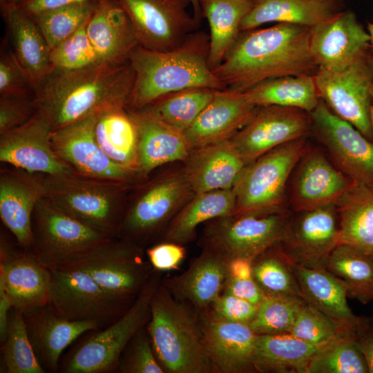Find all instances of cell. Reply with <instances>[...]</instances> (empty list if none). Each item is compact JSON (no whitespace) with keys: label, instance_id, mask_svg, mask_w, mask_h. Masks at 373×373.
I'll list each match as a JSON object with an SVG mask.
<instances>
[{"label":"cell","instance_id":"f6af8a7d","mask_svg":"<svg viewBox=\"0 0 373 373\" xmlns=\"http://www.w3.org/2000/svg\"><path fill=\"white\" fill-rule=\"evenodd\" d=\"M98 1L73 3L31 17L51 50L89 21Z\"/></svg>","mask_w":373,"mask_h":373},{"label":"cell","instance_id":"8992f818","mask_svg":"<svg viewBox=\"0 0 373 373\" xmlns=\"http://www.w3.org/2000/svg\"><path fill=\"white\" fill-rule=\"evenodd\" d=\"M144 181L128 195L117 238L145 249L160 240L171 220L195 193L182 170Z\"/></svg>","mask_w":373,"mask_h":373},{"label":"cell","instance_id":"74e56055","mask_svg":"<svg viewBox=\"0 0 373 373\" xmlns=\"http://www.w3.org/2000/svg\"><path fill=\"white\" fill-rule=\"evenodd\" d=\"M95 135L97 144L106 156L131 171L136 176L138 132L136 123L126 108L100 113L95 124Z\"/></svg>","mask_w":373,"mask_h":373},{"label":"cell","instance_id":"680465c9","mask_svg":"<svg viewBox=\"0 0 373 373\" xmlns=\"http://www.w3.org/2000/svg\"><path fill=\"white\" fill-rule=\"evenodd\" d=\"M253 260L245 258H230L228 262V277L239 279L253 278Z\"/></svg>","mask_w":373,"mask_h":373},{"label":"cell","instance_id":"03108f58","mask_svg":"<svg viewBox=\"0 0 373 373\" xmlns=\"http://www.w3.org/2000/svg\"><path fill=\"white\" fill-rule=\"evenodd\" d=\"M336 1H339V2H340V1H341V0H336Z\"/></svg>","mask_w":373,"mask_h":373},{"label":"cell","instance_id":"8fae6325","mask_svg":"<svg viewBox=\"0 0 373 373\" xmlns=\"http://www.w3.org/2000/svg\"><path fill=\"white\" fill-rule=\"evenodd\" d=\"M50 270L48 305L66 319L91 321L104 328L133 303L112 296L83 270L72 267Z\"/></svg>","mask_w":373,"mask_h":373},{"label":"cell","instance_id":"f1b7e54d","mask_svg":"<svg viewBox=\"0 0 373 373\" xmlns=\"http://www.w3.org/2000/svg\"><path fill=\"white\" fill-rule=\"evenodd\" d=\"M128 111L138 132L137 182L146 180L153 171L163 164L184 162L188 157L192 149L183 132L151 117Z\"/></svg>","mask_w":373,"mask_h":373},{"label":"cell","instance_id":"6125c7cd","mask_svg":"<svg viewBox=\"0 0 373 373\" xmlns=\"http://www.w3.org/2000/svg\"><path fill=\"white\" fill-rule=\"evenodd\" d=\"M367 32L369 34V36H370V44L371 47H372V57H373V21L368 23V25H367Z\"/></svg>","mask_w":373,"mask_h":373},{"label":"cell","instance_id":"5b68a950","mask_svg":"<svg viewBox=\"0 0 373 373\" xmlns=\"http://www.w3.org/2000/svg\"><path fill=\"white\" fill-rule=\"evenodd\" d=\"M44 197L80 222L117 237L128 195L137 184L90 177L72 171L44 175Z\"/></svg>","mask_w":373,"mask_h":373},{"label":"cell","instance_id":"11a10c76","mask_svg":"<svg viewBox=\"0 0 373 373\" xmlns=\"http://www.w3.org/2000/svg\"><path fill=\"white\" fill-rule=\"evenodd\" d=\"M350 333L366 360L369 373H373V315L358 316Z\"/></svg>","mask_w":373,"mask_h":373},{"label":"cell","instance_id":"8d00e7d4","mask_svg":"<svg viewBox=\"0 0 373 373\" xmlns=\"http://www.w3.org/2000/svg\"><path fill=\"white\" fill-rule=\"evenodd\" d=\"M321 346L290 334L258 335L254 357L256 371L306 373L313 355Z\"/></svg>","mask_w":373,"mask_h":373},{"label":"cell","instance_id":"9a60e30c","mask_svg":"<svg viewBox=\"0 0 373 373\" xmlns=\"http://www.w3.org/2000/svg\"><path fill=\"white\" fill-rule=\"evenodd\" d=\"M309 114L311 131L335 166L353 182L373 186V142L336 115L321 99Z\"/></svg>","mask_w":373,"mask_h":373},{"label":"cell","instance_id":"d4e9b609","mask_svg":"<svg viewBox=\"0 0 373 373\" xmlns=\"http://www.w3.org/2000/svg\"><path fill=\"white\" fill-rule=\"evenodd\" d=\"M229 260L222 252L204 244L186 270L162 278V283L176 299L199 312L209 308L223 292Z\"/></svg>","mask_w":373,"mask_h":373},{"label":"cell","instance_id":"be15d7a7","mask_svg":"<svg viewBox=\"0 0 373 373\" xmlns=\"http://www.w3.org/2000/svg\"><path fill=\"white\" fill-rule=\"evenodd\" d=\"M21 0H0L1 7V8L13 6V5H17Z\"/></svg>","mask_w":373,"mask_h":373},{"label":"cell","instance_id":"7dc6e473","mask_svg":"<svg viewBox=\"0 0 373 373\" xmlns=\"http://www.w3.org/2000/svg\"><path fill=\"white\" fill-rule=\"evenodd\" d=\"M88 22L50 50L52 72H68L102 62L88 36Z\"/></svg>","mask_w":373,"mask_h":373},{"label":"cell","instance_id":"f5cc1de1","mask_svg":"<svg viewBox=\"0 0 373 373\" xmlns=\"http://www.w3.org/2000/svg\"><path fill=\"white\" fill-rule=\"evenodd\" d=\"M258 306L230 294L222 292L209 309L219 318L249 324L255 317Z\"/></svg>","mask_w":373,"mask_h":373},{"label":"cell","instance_id":"6da1fadb","mask_svg":"<svg viewBox=\"0 0 373 373\" xmlns=\"http://www.w3.org/2000/svg\"><path fill=\"white\" fill-rule=\"evenodd\" d=\"M309 31L289 23L242 31L213 73L227 88L238 91L276 77L314 75Z\"/></svg>","mask_w":373,"mask_h":373},{"label":"cell","instance_id":"484cf974","mask_svg":"<svg viewBox=\"0 0 373 373\" xmlns=\"http://www.w3.org/2000/svg\"><path fill=\"white\" fill-rule=\"evenodd\" d=\"M258 107L245 91L217 90L183 133L191 149L229 140L250 119Z\"/></svg>","mask_w":373,"mask_h":373},{"label":"cell","instance_id":"7bdbcfd3","mask_svg":"<svg viewBox=\"0 0 373 373\" xmlns=\"http://www.w3.org/2000/svg\"><path fill=\"white\" fill-rule=\"evenodd\" d=\"M1 344V372L44 373L30 341L23 314L12 308Z\"/></svg>","mask_w":373,"mask_h":373},{"label":"cell","instance_id":"b9f144b4","mask_svg":"<svg viewBox=\"0 0 373 373\" xmlns=\"http://www.w3.org/2000/svg\"><path fill=\"white\" fill-rule=\"evenodd\" d=\"M293 266L277 242L254 259L253 278L266 296L302 297Z\"/></svg>","mask_w":373,"mask_h":373},{"label":"cell","instance_id":"60d3db41","mask_svg":"<svg viewBox=\"0 0 373 373\" xmlns=\"http://www.w3.org/2000/svg\"><path fill=\"white\" fill-rule=\"evenodd\" d=\"M345 285L347 295L363 304L373 302V257L353 247L338 245L326 267Z\"/></svg>","mask_w":373,"mask_h":373},{"label":"cell","instance_id":"ac0fdd59","mask_svg":"<svg viewBox=\"0 0 373 373\" xmlns=\"http://www.w3.org/2000/svg\"><path fill=\"white\" fill-rule=\"evenodd\" d=\"M99 115L53 130L51 144L55 153L77 173L137 183L134 173L111 160L97 144L95 128Z\"/></svg>","mask_w":373,"mask_h":373},{"label":"cell","instance_id":"4fadbf2b","mask_svg":"<svg viewBox=\"0 0 373 373\" xmlns=\"http://www.w3.org/2000/svg\"><path fill=\"white\" fill-rule=\"evenodd\" d=\"M126 14L139 44L158 51L181 44L197 28L189 0H115Z\"/></svg>","mask_w":373,"mask_h":373},{"label":"cell","instance_id":"9c48e42d","mask_svg":"<svg viewBox=\"0 0 373 373\" xmlns=\"http://www.w3.org/2000/svg\"><path fill=\"white\" fill-rule=\"evenodd\" d=\"M32 232L30 250L48 269L63 268L111 238L68 215L45 197L35 207Z\"/></svg>","mask_w":373,"mask_h":373},{"label":"cell","instance_id":"e7e4bbea","mask_svg":"<svg viewBox=\"0 0 373 373\" xmlns=\"http://www.w3.org/2000/svg\"><path fill=\"white\" fill-rule=\"evenodd\" d=\"M370 120L373 131V84L371 90Z\"/></svg>","mask_w":373,"mask_h":373},{"label":"cell","instance_id":"ab89813d","mask_svg":"<svg viewBox=\"0 0 373 373\" xmlns=\"http://www.w3.org/2000/svg\"><path fill=\"white\" fill-rule=\"evenodd\" d=\"M217 90L191 88L165 95L145 107L132 111L184 132L213 99Z\"/></svg>","mask_w":373,"mask_h":373},{"label":"cell","instance_id":"d590c367","mask_svg":"<svg viewBox=\"0 0 373 373\" xmlns=\"http://www.w3.org/2000/svg\"><path fill=\"white\" fill-rule=\"evenodd\" d=\"M254 0H200L209 26V65L213 71L239 37L240 26Z\"/></svg>","mask_w":373,"mask_h":373},{"label":"cell","instance_id":"c3c4849f","mask_svg":"<svg viewBox=\"0 0 373 373\" xmlns=\"http://www.w3.org/2000/svg\"><path fill=\"white\" fill-rule=\"evenodd\" d=\"M343 332L331 318L304 300L289 334L307 343L323 345Z\"/></svg>","mask_w":373,"mask_h":373},{"label":"cell","instance_id":"5bb4252c","mask_svg":"<svg viewBox=\"0 0 373 373\" xmlns=\"http://www.w3.org/2000/svg\"><path fill=\"white\" fill-rule=\"evenodd\" d=\"M289 215L285 211L231 215L212 220L204 244L227 256L253 260L281 238Z\"/></svg>","mask_w":373,"mask_h":373},{"label":"cell","instance_id":"cb8c5ba5","mask_svg":"<svg viewBox=\"0 0 373 373\" xmlns=\"http://www.w3.org/2000/svg\"><path fill=\"white\" fill-rule=\"evenodd\" d=\"M44 193V175L13 166L1 169L0 217L22 249H31L32 216Z\"/></svg>","mask_w":373,"mask_h":373},{"label":"cell","instance_id":"7a4b0ae2","mask_svg":"<svg viewBox=\"0 0 373 373\" xmlns=\"http://www.w3.org/2000/svg\"><path fill=\"white\" fill-rule=\"evenodd\" d=\"M134 78L128 61L52 72L35 92V101L55 130L91 115L126 108Z\"/></svg>","mask_w":373,"mask_h":373},{"label":"cell","instance_id":"30bf717a","mask_svg":"<svg viewBox=\"0 0 373 373\" xmlns=\"http://www.w3.org/2000/svg\"><path fill=\"white\" fill-rule=\"evenodd\" d=\"M144 254V249L115 237L64 267L83 270L112 296L133 302L154 271Z\"/></svg>","mask_w":373,"mask_h":373},{"label":"cell","instance_id":"44dd1931","mask_svg":"<svg viewBox=\"0 0 373 373\" xmlns=\"http://www.w3.org/2000/svg\"><path fill=\"white\" fill-rule=\"evenodd\" d=\"M202 341L213 373L256 372V334L248 324L229 321L208 308L198 312Z\"/></svg>","mask_w":373,"mask_h":373},{"label":"cell","instance_id":"2e32d148","mask_svg":"<svg viewBox=\"0 0 373 373\" xmlns=\"http://www.w3.org/2000/svg\"><path fill=\"white\" fill-rule=\"evenodd\" d=\"M338 235L335 207L328 205L289 217L278 243L293 265L325 268Z\"/></svg>","mask_w":373,"mask_h":373},{"label":"cell","instance_id":"d6986e66","mask_svg":"<svg viewBox=\"0 0 373 373\" xmlns=\"http://www.w3.org/2000/svg\"><path fill=\"white\" fill-rule=\"evenodd\" d=\"M52 126L37 108L22 125L0 135V161L29 173L56 175L73 171L55 153Z\"/></svg>","mask_w":373,"mask_h":373},{"label":"cell","instance_id":"f35d334b","mask_svg":"<svg viewBox=\"0 0 373 373\" xmlns=\"http://www.w3.org/2000/svg\"><path fill=\"white\" fill-rule=\"evenodd\" d=\"M245 92L256 106L290 107L309 113L315 109L321 100L314 75L309 74L270 79Z\"/></svg>","mask_w":373,"mask_h":373},{"label":"cell","instance_id":"4316f807","mask_svg":"<svg viewBox=\"0 0 373 373\" xmlns=\"http://www.w3.org/2000/svg\"><path fill=\"white\" fill-rule=\"evenodd\" d=\"M35 354L45 370L57 372L63 351L82 334L101 329L91 321H70L48 304L23 315Z\"/></svg>","mask_w":373,"mask_h":373},{"label":"cell","instance_id":"3957f363","mask_svg":"<svg viewBox=\"0 0 373 373\" xmlns=\"http://www.w3.org/2000/svg\"><path fill=\"white\" fill-rule=\"evenodd\" d=\"M209 37L194 31L176 47L165 51L137 45L128 62L135 78L126 108L140 110L169 94L204 87L226 89L209 65Z\"/></svg>","mask_w":373,"mask_h":373},{"label":"cell","instance_id":"83f0119b","mask_svg":"<svg viewBox=\"0 0 373 373\" xmlns=\"http://www.w3.org/2000/svg\"><path fill=\"white\" fill-rule=\"evenodd\" d=\"M184 162L195 194L233 189L247 165L229 139L193 149Z\"/></svg>","mask_w":373,"mask_h":373},{"label":"cell","instance_id":"52a82bcc","mask_svg":"<svg viewBox=\"0 0 373 373\" xmlns=\"http://www.w3.org/2000/svg\"><path fill=\"white\" fill-rule=\"evenodd\" d=\"M162 279V273L154 270L126 312L108 326L90 331L68 352L60 371L64 373L117 372L124 348L150 319L151 300Z\"/></svg>","mask_w":373,"mask_h":373},{"label":"cell","instance_id":"ee69618b","mask_svg":"<svg viewBox=\"0 0 373 373\" xmlns=\"http://www.w3.org/2000/svg\"><path fill=\"white\" fill-rule=\"evenodd\" d=\"M306 373H369L366 360L352 335L343 332L320 347Z\"/></svg>","mask_w":373,"mask_h":373},{"label":"cell","instance_id":"836d02e7","mask_svg":"<svg viewBox=\"0 0 373 373\" xmlns=\"http://www.w3.org/2000/svg\"><path fill=\"white\" fill-rule=\"evenodd\" d=\"M338 220V245L373 254V186L354 184L334 204Z\"/></svg>","mask_w":373,"mask_h":373},{"label":"cell","instance_id":"603a6c76","mask_svg":"<svg viewBox=\"0 0 373 373\" xmlns=\"http://www.w3.org/2000/svg\"><path fill=\"white\" fill-rule=\"evenodd\" d=\"M296 166L291 195L296 212L334 205L354 182L318 149L305 148Z\"/></svg>","mask_w":373,"mask_h":373},{"label":"cell","instance_id":"f546056e","mask_svg":"<svg viewBox=\"0 0 373 373\" xmlns=\"http://www.w3.org/2000/svg\"><path fill=\"white\" fill-rule=\"evenodd\" d=\"M1 9L11 35L13 53L35 94L52 73L50 49L32 18L17 5Z\"/></svg>","mask_w":373,"mask_h":373},{"label":"cell","instance_id":"e575fe53","mask_svg":"<svg viewBox=\"0 0 373 373\" xmlns=\"http://www.w3.org/2000/svg\"><path fill=\"white\" fill-rule=\"evenodd\" d=\"M235 208L233 189L196 193L171 220L160 241L184 245L194 238L201 223L231 216Z\"/></svg>","mask_w":373,"mask_h":373},{"label":"cell","instance_id":"9f6ffc18","mask_svg":"<svg viewBox=\"0 0 373 373\" xmlns=\"http://www.w3.org/2000/svg\"><path fill=\"white\" fill-rule=\"evenodd\" d=\"M226 292L258 305L265 294L254 278L239 279L228 277L223 290Z\"/></svg>","mask_w":373,"mask_h":373},{"label":"cell","instance_id":"7c38bea8","mask_svg":"<svg viewBox=\"0 0 373 373\" xmlns=\"http://www.w3.org/2000/svg\"><path fill=\"white\" fill-rule=\"evenodd\" d=\"M314 77L321 99L332 111L373 142L370 120L372 54L366 51L341 69H318Z\"/></svg>","mask_w":373,"mask_h":373},{"label":"cell","instance_id":"681fc988","mask_svg":"<svg viewBox=\"0 0 373 373\" xmlns=\"http://www.w3.org/2000/svg\"><path fill=\"white\" fill-rule=\"evenodd\" d=\"M117 372L165 373L155 355L146 325L132 337L124 348L119 360Z\"/></svg>","mask_w":373,"mask_h":373},{"label":"cell","instance_id":"7402d4cb","mask_svg":"<svg viewBox=\"0 0 373 373\" xmlns=\"http://www.w3.org/2000/svg\"><path fill=\"white\" fill-rule=\"evenodd\" d=\"M370 44L367 31L350 10L338 11L310 27L309 50L320 70L346 67L367 51Z\"/></svg>","mask_w":373,"mask_h":373},{"label":"cell","instance_id":"91938a15","mask_svg":"<svg viewBox=\"0 0 373 373\" xmlns=\"http://www.w3.org/2000/svg\"><path fill=\"white\" fill-rule=\"evenodd\" d=\"M12 308L11 302L4 289L0 287V339L2 343L8 328L10 312Z\"/></svg>","mask_w":373,"mask_h":373},{"label":"cell","instance_id":"1f68e13d","mask_svg":"<svg viewBox=\"0 0 373 373\" xmlns=\"http://www.w3.org/2000/svg\"><path fill=\"white\" fill-rule=\"evenodd\" d=\"M293 269L302 298L350 333L358 316L347 304L345 283L325 268L294 265Z\"/></svg>","mask_w":373,"mask_h":373},{"label":"cell","instance_id":"e0dca14e","mask_svg":"<svg viewBox=\"0 0 373 373\" xmlns=\"http://www.w3.org/2000/svg\"><path fill=\"white\" fill-rule=\"evenodd\" d=\"M312 130L310 114L279 106H258L229 140L248 164L269 151L305 137Z\"/></svg>","mask_w":373,"mask_h":373},{"label":"cell","instance_id":"ffe728a7","mask_svg":"<svg viewBox=\"0 0 373 373\" xmlns=\"http://www.w3.org/2000/svg\"><path fill=\"white\" fill-rule=\"evenodd\" d=\"M50 270L31 250L13 247L1 233L0 287L23 315L48 304Z\"/></svg>","mask_w":373,"mask_h":373},{"label":"cell","instance_id":"f907efd6","mask_svg":"<svg viewBox=\"0 0 373 373\" xmlns=\"http://www.w3.org/2000/svg\"><path fill=\"white\" fill-rule=\"evenodd\" d=\"M35 94L15 54L3 51L0 58V97H29Z\"/></svg>","mask_w":373,"mask_h":373},{"label":"cell","instance_id":"ba28073f","mask_svg":"<svg viewBox=\"0 0 373 373\" xmlns=\"http://www.w3.org/2000/svg\"><path fill=\"white\" fill-rule=\"evenodd\" d=\"M305 137L279 146L247 164L233 189V215L283 211L287 180L305 150Z\"/></svg>","mask_w":373,"mask_h":373},{"label":"cell","instance_id":"277c9868","mask_svg":"<svg viewBox=\"0 0 373 373\" xmlns=\"http://www.w3.org/2000/svg\"><path fill=\"white\" fill-rule=\"evenodd\" d=\"M146 328L165 372L213 373L198 312L176 299L162 281L151 300Z\"/></svg>","mask_w":373,"mask_h":373},{"label":"cell","instance_id":"db71d44e","mask_svg":"<svg viewBox=\"0 0 373 373\" xmlns=\"http://www.w3.org/2000/svg\"><path fill=\"white\" fill-rule=\"evenodd\" d=\"M147 260L153 269L159 272L178 269L186 257L183 245L160 241L145 249Z\"/></svg>","mask_w":373,"mask_h":373},{"label":"cell","instance_id":"bcb514c9","mask_svg":"<svg viewBox=\"0 0 373 373\" xmlns=\"http://www.w3.org/2000/svg\"><path fill=\"white\" fill-rule=\"evenodd\" d=\"M303 300L300 296L265 295L248 325L258 335L289 334Z\"/></svg>","mask_w":373,"mask_h":373},{"label":"cell","instance_id":"94428289","mask_svg":"<svg viewBox=\"0 0 373 373\" xmlns=\"http://www.w3.org/2000/svg\"><path fill=\"white\" fill-rule=\"evenodd\" d=\"M193 9V15L195 19L199 22L200 18L202 16L200 0H189Z\"/></svg>","mask_w":373,"mask_h":373},{"label":"cell","instance_id":"4dcf8cb0","mask_svg":"<svg viewBox=\"0 0 373 373\" xmlns=\"http://www.w3.org/2000/svg\"><path fill=\"white\" fill-rule=\"evenodd\" d=\"M86 32L102 62L125 63L139 45L130 20L115 0L98 1Z\"/></svg>","mask_w":373,"mask_h":373},{"label":"cell","instance_id":"6f0895ef","mask_svg":"<svg viewBox=\"0 0 373 373\" xmlns=\"http://www.w3.org/2000/svg\"><path fill=\"white\" fill-rule=\"evenodd\" d=\"M99 0H21L17 6L30 17L67 5Z\"/></svg>","mask_w":373,"mask_h":373},{"label":"cell","instance_id":"d6a6232c","mask_svg":"<svg viewBox=\"0 0 373 373\" xmlns=\"http://www.w3.org/2000/svg\"><path fill=\"white\" fill-rule=\"evenodd\" d=\"M336 0H254L242 21L247 31L268 23H289L314 26L338 12Z\"/></svg>","mask_w":373,"mask_h":373},{"label":"cell","instance_id":"816d5d0a","mask_svg":"<svg viewBox=\"0 0 373 373\" xmlns=\"http://www.w3.org/2000/svg\"><path fill=\"white\" fill-rule=\"evenodd\" d=\"M36 111L35 96L0 97V135L28 121Z\"/></svg>","mask_w":373,"mask_h":373},{"label":"cell","instance_id":"003e7915","mask_svg":"<svg viewBox=\"0 0 373 373\" xmlns=\"http://www.w3.org/2000/svg\"><path fill=\"white\" fill-rule=\"evenodd\" d=\"M372 257H373V254H372Z\"/></svg>","mask_w":373,"mask_h":373}]
</instances>
